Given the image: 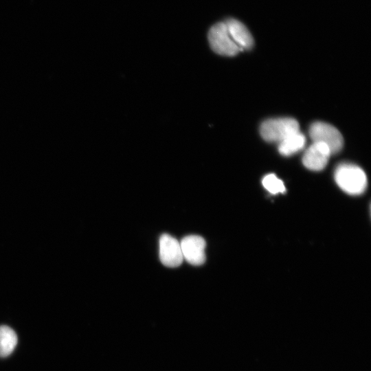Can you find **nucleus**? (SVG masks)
<instances>
[{"instance_id":"0eeeda50","label":"nucleus","mask_w":371,"mask_h":371,"mask_svg":"<svg viewBox=\"0 0 371 371\" xmlns=\"http://www.w3.org/2000/svg\"><path fill=\"white\" fill-rule=\"evenodd\" d=\"M330 155V151L326 144L313 142L305 151L302 163L309 170L319 171L326 167Z\"/></svg>"},{"instance_id":"9b49d317","label":"nucleus","mask_w":371,"mask_h":371,"mask_svg":"<svg viewBox=\"0 0 371 371\" xmlns=\"http://www.w3.org/2000/svg\"><path fill=\"white\" fill-rule=\"evenodd\" d=\"M262 183L265 188L271 194L284 193L286 191L283 181L274 174L266 175L263 178Z\"/></svg>"},{"instance_id":"1a4fd4ad","label":"nucleus","mask_w":371,"mask_h":371,"mask_svg":"<svg viewBox=\"0 0 371 371\" xmlns=\"http://www.w3.org/2000/svg\"><path fill=\"white\" fill-rule=\"evenodd\" d=\"M306 137L297 131L279 142L278 151L284 156H289L301 150L305 146Z\"/></svg>"},{"instance_id":"423d86ee","label":"nucleus","mask_w":371,"mask_h":371,"mask_svg":"<svg viewBox=\"0 0 371 371\" xmlns=\"http://www.w3.org/2000/svg\"><path fill=\"white\" fill-rule=\"evenodd\" d=\"M183 259L192 265L199 266L205 261L206 243L203 238L197 235L184 237L180 242Z\"/></svg>"},{"instance_id":"7ed1b4c3","label":"nucleus","mask_w":371,"mask_h":371,"mask_svg":"<svg viewBox=\"0 0 371 371\" xmlns=\"http://www.w3.org/2000/svg\"><path fill=\"white\" fill-rule=\"evenodd\" d=\"M299 124L293 118L280 117L263 122L260 128L262 137L267 142H280L290 135L300 131Z\"/></svg>"},{"instance_id":"9d476101","label":"nucleus","mask_w":371,"mask_h":371,"mask_svg":"<svg viewBox=\"0 0 371 371\" xmlns=\"http://www.w3.org/2000/svg\"><path fill=\"white\" fill-rule=\"evenodd\" d=\"M18 338L14 330L8 326H0V357L10 355L17 344Z\"/></svg>"},{"instance_id":"f257e3e1","label":"nucleus","mask_w":371,"mask_h":371,"mask_svg":"<svg viewBox=\"0 0 371 371\" xmlns=\"http://www.w3.org/2000/svg\"><path fill=\"white\" fill-rule=\"evenodd\" d=\"M335 180L345 192L352 195L362 194L367 186V177L359 166L350 164H341L335 171Z\"/></svg>"},{"instance_id":"6e6552de","label":"nucleus","mask_w":371,"mask_h":371,"mask_svg":"<svg viewBox=\"0 0 371 371\" xmlns=\"http://www.w3.org/2000/svg\"><path fill=\"white\" fill-rule=\"evenodd\" d=\"M228 30L241 51L249 50L254 46V38L247 27L240 21L229 18L225 20Z\"/></svg>"},{"instance_id":"20e7f679","label":"nucleus","mask_w":371,"mask_h":371,"mask_svg":"<svg viewBox=\"0 0 371 371\" xmlns=\"http://www.w3.org/2000/svg\"><path fill=\"white\" fill-rule=\"evenodd\" d=\"M309 135L313 142L326 144L331 155L339 153L344 144L340 132L333 126L323 122H316L311 124Z\"/></svg>"},{"instance_id":"f03ea898","label":"nucleus","mask_w":371,"mask_h":371,"mask_svg":"<svg viewBox=\"0 0 371 371\" xmlns=\"http://www.w3.org/2000/svg\"><path fill=\"white\" fill-rule=\"evenodd\" d=\"M208 41L212 49L221 56H233L240 52L224 21L218 22L208 32Z\"/></svg>"},{"instance_id":"39448f33","label":"nucleus","mask_w":371,"mask_h":371,"mask_svg":"<svg viewBox=\"0 0 371 371\" xmlns=\"http://www.w3.org/2000/svg\"><path fill=\"white\" fill-rule=\"evenodd\" d=\"M159 259L168 267H179L183 260L180 243L168 234L159 238Z\"/></svg>"}]
</instances>
